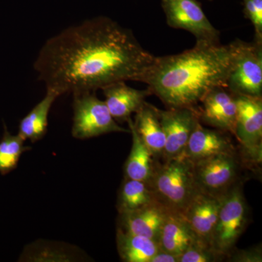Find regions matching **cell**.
<instances>
[{
    "instance_id": "cell-28",
    "label": "cell",
    "mask_w": 262,
    "mask_h": 262,
    "mask_svg": "<svg viewBox=\"0 0 262 262\" xmlns=\"http://www.w3.org/2000/svg\"><path fill=\"white\" fill-rule=\"evenodd\" d=\"M209 1H213V0H209Z\"/></svg>"
},
{
    "instance_id": "cell-23",
    "label": "cell",
    "mask_w": 262,
    "mask_h": 262,
    "mask_svg": "<svg viewBox=\"0 0 262 262\" xmlns=\"http://www.w3.org/2000/svg\"><path fill=\"white\" fill-rule=\"evenodd\" d=\"M25 141L18 134H10L4 125V132L0 141V173L6 175L16 168L22 154L31 149L24 145Z\"/></svg>"
},
{
    "instance_id": "cell-13",
    "label": "cell",
    "mask_w": 262,
    "mask_h": 262,
    "mask_svg": "<svg viewBox=\"0 0 262 262\" xmlns=\"http://www.w3.org/2000/svg\"><path fill=\"white\" fill-rule=\"evenodd\" d=\"M170 211L155 201L135 211L119 213L118 228L158 243L160 230Z\"/></svg>"
},
{
    "instance_id": "cell-17",
    "label": "cell",
    "mask_w": 262,
    "mask_h": 262,
    "mask_svg": "<svg viewBox=\"0 0 262 262\" xmlns=\"http://www.w3.org/2000/svg\"><path fill=\"white\" fill-rule=\"evenodd\" d=\"M196 241L198 239L184 215L170 212L158 237V244L160 249L179 256Z\"/></svg>"
},
{
    "instance_id": "cell-12",
    "label": "cell",
    "mask_w": 262,
    "mask_h": 262,
    "mask_svg": "<svg viewBox=\"0 0 262 262\" xmlns=\"http://www.w3.org/2000/svg\"><path fill=\"white\" fill-rule=\"evenodd\" d=\"M221 203L222 196L217 198L199 192L184 213L196 239L211 248Z\"/></svg>"
},
{
    "instance_id": "cell-10",
    "label": "cell",
    "mask_w": 262,
    "mask_h": 262,
    "mask_svg": "<svg viewBox=\"0 0 262 262\" xmlns=\"http://www.w3.org/2000/svg\"><path fill=\"white\" fill-rule=\"evenodd\" d=\"M165 136L164 160L184 156L191 134L200 122L196 108H158Z\"/></svg>"
},
{
    "instance_id": "cell-18",
    "label": "cell",
    "mask_w": 262,
    "mask_h": 262,
    "mask_svg": "<svg viewBox=\"0 0 262 262\" xmlns=\"http://www.w3.org/2000/svg\"><path fill=\"white\" fill-rule=\"evenodd\" d=\"M87 256L80 248L63 243L36 241L24 248L20 257L23 261H84Z\"/></svg>"
},
{
    "instance_id": "cell-21",
    "label": "cell",
    "mask_w": 262,
    "mask_h": 262,
    "mask_svg": "<svg viewBox=\"0 0 262 262\" xmlns=\"http://www.w3.org/2000/svg\"><path fill=\"white\" fill-rule=\"evenodd\" d=\"M116 239L119 256L125 262H150L160 249L156 241L127 233L119 228Z\"/></svg>"
},
{
    "instance_id": "cell-15",
    "label": "cell",
    "mask_w": 262,
    "mask_h": 262,
    "mask_svg": "<svg viewBox=\"0 0 262 262\" xmlns=\"http://www.w3.org/2000/svg\"><path fill=\"white\" fill-rule=\"evenodd\" d=\"M102 91L104 102L117 122H127L146 102V98L151 95L148 90L141 91L130 87L125 81L108 84Z\"/></svg>"
},
{
    "instance_id": "cell-3",
    "label": "cell",
    "mask_w": 262,
    "mask_h": 262,
    "mask_svg": "<svg viewBox=\"0 0 262 262\" xmlns=\"http://www.w3.org/2000/svg\"><path fill=\"white\" fill-rule=\"evenodd\" d=\"M149 185L155 201L173 213L184 215L200 192L193 173L192 161L184 156L155 163Z\"/></svg>"
},
{
    "instance_id": "cell-4",
    "label": "cell",
    "mask_w": 262,
    "mask_h": 262,
    "mask_svg": "<svg viewBox=\"0 0 262 262\" xmlns=\"http://www.w3.org/2000/svg\"><path fill=\"white\" fill-rule=\"evenodd\" d=\"M237 184L222 196L218 221L212 241V248L223 258L235 248L237 241L247 226V203L241 186Z\"/></svg>"
},
{
    "instance_id": "cell-1",
    "label": "cell",
    "mask_w": 262,
    "mask_h": 262,
    "mask_svg": "<svg viewBox=\"0 0 262 262\" xmlns=\"http://www.w3.org/2000/svg\"><path fill=\"white\" fill-rule=\"evenodd\" d=\"M130 29L106 16L70 26L48 39L34 63L38 80L60 96L138 81L155 59Z\"/></svg>"
},
{
    "instance_id": "cell-27",
    "label": "cell",
    "mask_w": 262,
    "mask_h": 262,
    "mask_svg": "<svg viewBox=\"0 0 262 262\" xmlns=\"http://www.w3.org/2000/svg\"><path fill=\"white\" fill-rule=\"evenodd\" d=\"M179 256L172 254L163 250H158L150 262H179Z\"/></svg>"
},
{
    "instance_id": "cell-14",
    "label": "cell",
    "mask_w": 262,
    "mask_h": 262,
    "mask_svg": "<svg viewBox=\"0 0 262 262\" xmlns=\"http://www.w3.org/2000/svg\"><path fill=\"white\" fill-rule=\"evenodd\" d=\"M228 133L208 128L196 124L188 141L184 157L194 162L225 153H236L235 147Z\"/></svg>"
},
{
    "instance_id": "cell-11",
    "label": "cell",
    "mask_w": 262,
    "mask_h": 262,
    "mask_svg": "<svg viewBox=\"0 0 262 262\" xmlns=\"http://www.w3.org/2000/svg\"><path fill=\"white\" fill-rule=\"evenodd\" d=\"M201 103L202 106L198 110L201 122L234 136L237 108L233 93L227 88H216L210 91Z\"/></svg>"
},
{
    "instance_id": "cell-2",
    "label": "cell",
    "mask_w": 262,
    "mask_h": 262,
    "mask_svg": "<svg viewBox=\"0 0 262 262\" xmlns=\"http://www.w3.org/2000/svg\"><path fill=\"white\" fill-rule=\"evenodd\" d=\"M237 39L228 45L196 42L192 49L155 57L139 82L167 108H196L210 91L227 88Z\"/></svg>"
},
{
    "instance_id": "cell-9",
    "label": "cell",
    "mask_w": 262,
    "mask_h": 262,
    "mask_svg": "<svg viewBox=\"0 0 262 262\" xmlns=\"http://www.w3.org/2000/svg\"><path fill=\"white\" fill-rule=\"evenodd\" d=\"M235 95L237 120L235 136L253 160H261L262 96Z\"/></svg>"
},
{
    "instance_id": "cell-19",
    "label": "cell",
    "mask_w": 262,
    "mask_h": 262,
    "mask_svg": "<svg viewBox=\"0 0 262 262\" xmlns=\"http://www.w3.org/2000/svg\"><path fill=\"white\" fill-rule=\"evenodd\" d=\"M130 134L132 136V146L128 158L124 165L125 178L148 182L152 176L155 158L152 153L138 135L133 120H127Z\"/></svg>"
},
{
    "instance_id": "cell-20",
    "label": "cell",
    "mask_w": 262,
    "mask_h": 262,
    "mask_svg": "<svg viewBox=\"0 0 262 262\" xmlns=\"http://www.w3.org/2000/svg\"><path fill=\"white\" fill-rule=\"evenodd\" d=\"M59 96L56 91L46 89L44 98L20 120L18 134L22 139L34 143L44 137L47 133L50 111Z\"/></svg>"
},
{
    "instance_id": "cell-16",
    "label": "cell",
    "mask_w": 262,
    "mask_h": 262,
    "mask_svg": "<svg viewBox=\"0 0 262 262\" xmlns=\"http://www.w3.org/2000/svg\"><path fill=\"white\" fill-rule=\"evenodd\" d=\"M133 125L155 159L163 158L165 136L158 108L146 101L135 113V120H133Z\"/></svg>"
},
{
    "instance_id": "cell-25",
    "label": "cell",
    "mask_w": 262,
    "mask_h": 262,
    "mask_svg": "<svg viewBox=\"0 0 262 262\" xmlns=\"http://www.w3.org/2000/svg\"><path fill=\"white\" fill-rule=\"evenodd\" d=\"M244 14L252 24L255 40L262 42V0H243Z\"/></svg>"
},
{
    "instance_id": "cell-26",
    "label": "cell",
    "mask_w": 262,
    "mask_h": 262,
    "mask_svg": "<svg viewBox=\"0 0 262 262\" xmlns=\"http://www.w3.org/2000/svg\"><path fill=\"white\" fill-rule=\"evenodd\" d=\"M229 261L234 262H261V248L258 247L248 248L245 250H237L235 248L228 256Z\"/></svg>"
},
{
    "instance_id": "cell-22",
    "label": "cell",
    "mask_w": 262,
    "mask_h": 262,
    "mask_svg": "<svg viewBox=\"0 0 262 262\" xmlns=\"http://www.w3.org/2000/svg\"><path fill=\"white\" fill-rule=\"evenodd\" d=\"M155 201L149 183L125 178L122 183L117 208L119 213L135 211Z\"/></svg>"
},
{
    "instance_id": "cell-5",
    "label": "cell",
    "mask_w": 262,
    "mask_h": 262,
    "mask_svg": "<svg viewBox=\"0 0 262 262\" xmlns=\"http://www.w3.org/2000/svg\"><path fill=\"white\" fill-rule=\"evenodd\" d=\"M73 122L72 134L75 139H91L110 133H130L120 126L108 111L104 101L95 92L73 95Z\"/></svg>"
},
{
    "instance_id": "cell-8",
    "label": "cell",
    "mask_w": 262,
    "mask_h": 262,
    "mask_svg": "<svg viewBox=\"0 0 262 262\" xmlns=\"http://www.w3.org/2000/svg\"><path fill=\"white\" fill-rule=\"evenodd\" d=\"M167 24L184 29L196 38V42L220 43V32L207 18L198 0H161Z\"/></svg>"
},
{
    "instance_id": "cell-6",
    "label": "cell",
    "mask_w": 262,
    "mask_h": 262,
    "mask_svg": "<svg viewBox=\"0 0 262 262\" xmlns=\"http://www.w3.org/2000/svg\"><path fill=\"white\" fill-rule=\"evenodd\" d=\"M234 94L262 96V42L237 39V49L227 80Z\"/></svg>"
},
{
    "instance_id": "cell-24",
    "label": "cell",
    "mask_w": 262,
    "mask_h": 262,
    "mask_svg": "<svg viewBox=\"0 0 262 262\" xmlns=\"http://www.w3.org/2000/svg\"><path fill=\"white\" fill-rule=\"evenodd\" d=\"M222 258L213 248L196 241L179 256V262H215Z\"/></svg>"
},
{
    "instance_id": "cell-7",
    "label": "cell",
    "mask_w": 262,
    "mask_h": 262,
    "mask_svg": "<svg viewBox=\"0 0 262 262\" xmlns=\"http://www.w3.org/2000/svg\"><path fill=\"white\" fill-rule=\"evenodd\" d=\"M192 163L200 192L221 198L237 183L241 164L236 153L216 155Z\"/></svg>"
}]
</instances>
